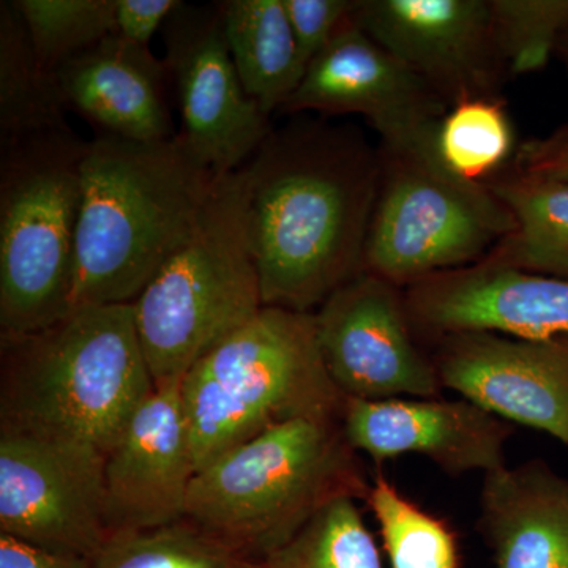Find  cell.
<instances>
[{
    "label": "cell",
    "instance_id": "6da1fadb",
    "mask_svg": "<svg viewBox=\"0 0 568 568\" xmlns=\"http://www.w3.org/2000/svg\"><path fill=\"white\" fill-rule=\"evenodd\" d=\"M241 173L264 306L315 313L365 271L381 153L306 119L272 130Z\"/></svg>",
    "mask_w": 568,
    "mask_h": 568
},
{
    "label": "cell",
    "instance_id": "7a4b0ae2",
    "mask_svg": "<svg viewBox=\"0 0 568 568\" xmlns=\"http://www.w3.org/2000/svg\"><path fill=\"white\" fill-rule=\"evenodd\" d=\"M219 179L179 134L159 142L110 134L89 141L70 313L133 304L196 230Z\"/></svg>",
    "mask_w": 568,
    "mask_h": 568
},
{
    "label": "cell",
    "instance_id": "3957f363",
    "mask_svg": "<svg viewBox=\"0 0 568 568\" xmlns=\"http://www.w3.org/2000/svg\"><path fill=\"white\" fill-rule=\"evenodd\" d=\"M0 339V433L82 444L106 457L155 390L133 304L84 306Z\"/></svg>",
    "mask_w": 568,
    "mask_h": 568
},
{
    "label": "cell",
    "instance_id": "277c9868",
    "mask_svg": "<svg viewBox=\"0 0 568 568\" xmlns=\"http://www.w3.org/2000/svg\"><path fill=\"white\" fill-rule=\"evenodd\" d=\"M369 487L339 420L298 418L200 470L183 519L257 562L293 540L335 499L366 500Z\"/></svg>",
    "mask_w": 568,
    "mask_h": 568
},
{
    "label": "cell",
    "instance_id": "5b68a950",
    "mask_svg": "<svg viewBox=\"0 0 568 568\" xmlns=\"http://www.w3.org/2000/svg\"><path fill=\"white\" fill-rule=\"evenodd\" d=\"M181 392L197 473L274 426L339 420L346 399L325 368L315 315L278 306L213 347Z\"/></svg>",
    "mask_w": 568,
    "mask_h": 568
},
{
    "label": "cell",
    "instance_id": "8992f818",
    "mask_svg": "<svg viewBox=\"0 0 568 568\" xmlns=\"http://www.w3.org/2000/svg\"><path fill=\"white\" fill-rule=\"evenodd\" d=\"M263 308L239 170L216 181L196 230L133 302L155 386L182 383L204 355Z\"/></svg>",
    "mask_w": 568,
    "mask_h": 568
},
{
    "label": "cell",
    "instance_id": "52a82bcc",
    "mask_svg": "<svg viewBox=\"0 0 568 568\" xmlns=\"http://www.w3.org/2000/svg\"><path fill=\"white\" fill-rule=\"evenodd\" d=\"M85 144L69 126L0 149V338L70 313Z\"/></svg>",
    "mask_w": 568,
    "mask_h": 568
},
{
    "label": "cell",
    "instance_id": "ba28073f",
    "mask_svg": "<svg viewBox=\"0 0 568 568\" xmlns=\"http://www.w3.org/2000/svg\"><path fill=\"white\" fill-rule=\"evenodd\" d=\"M381 153L365 271L395 286L480 263L515 230L488 183L465 181L435 151Z\"/></svg>",
    "mask_w": 568,
    "mask_h": 568
},
{
    "label": "cell",
    "instance_id": "9c48e42d",
    "mask_svg": "<svg viewBox=\"0 0 568 568\" xmlns=\"http://www.w3.org/2000/svg\"><path fill=\"white\" fill-rule=\"evenodd\" d=\"M104 458L82 444L0 433V534L92 560L110 537Z\"/></svg>",
    "mask_w": 568,
    "mask_h": 568
},
{
    "label": "cell",
    "instance_id": "30bf717a",
    "mask_svg": "<svg viewBox=\"0 0 568 568\" xmlns=\"http://www.w3.org/2000/svg\"><path fill=\"white\" fill-rule=\"evenodd\" d=\"M164 63L181 112V138L215 178L242 166L272 132L250 99L224 39L219 7L181 3L163 26Z\"/></svg>",
    "mask_w": 568,
    "mask_h": 568
},
{
    "label": "cell",
    "instance_id": "8fae6325",
    "mask_svg": "<svg viewBox=\"0 0 568 568\" xmlns=\"http://www.w3.org/2000/svg\"><path fill=\"white\" fill-rule=\"evenodd\" d=\"M450 106L406 63L349 18L310 63L282 112L364 115L388 153L435 151L436 132Z\"/></svg>",
    "mask_w": 568,
    "mask_h": 568
},
{
    "label": "cell",
    "instance_id": "7c38bea8",
    "mask_svg": "<svg viewBox=\"0 0 568 568\" xmlns=\"http://www.w3.org/2000/svg\"><path fill=\"white\" fill-rule=\"evenodd\" d=\"M317 343L328 376L346 398H435V362L416 345L405 295L364 271L315 313Z\"/></svg>",
    "mask_w": 568,
    "mask_h": 568
},
{
    "label": "cell",
    "instance_id": "4fadbf2b",
    "mask_svg": "<svg viewBox=\"0 0 568 568\" xmlns=\"http://www.w3.org/2000/svg\"><path fill=\"white\" fill-rule=\"evenodd\" d=\"M353 21L448 106L497 99L507 69L491 0H357Z\"/></svg>",
    "mask_w": 568,
    "mask_h": 568
},
{
    "label": "cell",
    "instance_id": "5bb4252c",
    "mask_svg": "<svg viewBox=\"0 0 568 568\" xmlns=\"http://www.w3.org/2000/svg\"><path fill=\"white\" fill-rule=\"evenodd\" d=\"M433 362L440 386L493 416L568 446V336L444 335Z\"/></svg>",
    "mask_w": 568,
    "mask_h": 568
},
{
    "label": "cell",
    "instance_id": "9a60e30c",
    "mask_svg": "<svg viewBox=\"0 0 568 568\" xmlns=\"http://www.w3.org/2000/svg\"><path fill=\"white\" fill-rule=\"evenodd\" d=\"M410 323L439 336L480 332L517 339L568 336V282L493 261L406 287Z\"/></svg>",
    "mask_w": 568,
    "mask_h": 568
},
{
    "label": "cell",
    "instance_id": "2e32d148",
    "mask_svg": "<svg viewBox=\"0 0 568 568\" xmlns=\"http://www.w3.org/2000/svg\"><path fill=\"white\" fill-rule=\"evenodd\" d=\"M181 386H155L104 458L110 534L162 528L185 518L197 469Z\"/></svg>",
    "mask_w": 568,
    "mask_h": 568
},
{
    "label": "cell",
    "instance_id": "e0dca14e",
    "mask_svg": "<svg viewBox=\"0 0 568 568\" xmlns=\"http://www.w3.org/2000/svg\"><path fill=\"white\" fill-rule=\"evenodd\" d=\"M343 435L377 465L420 455L450 476L488 474L506 465L514 428L465 398H346Z\"/></svg>",
    "mask_w": 568,
    "mask_h": 568
},
{
    "label": "cell",
    "instance_id": "ac0fdd59",
    "mask_svg": "<svg viewBox=\"0 0 568 568\" xmlns=\"http://www.w3.org/2000/svg\"><path fill=\"white\" fill-rule=\"evenodd\" d=\"M67 111L92 123L99 134L138 142L174 138L168 104L166 63L149 47L106 37L54 73Z\"/></svg>",
    "mask_w": 568,
    "mask_h": 568
},
{
    "label": "cell",
    "instance_id": "d6986e66",
    "mask_svg": "<svg viewBox=\"0 0 568 568\" xmlns=\"http://www.w3.org/2000/svg\"><path fill=\"white\" fill-rule=\"evenodd\" d=\"M478 530L496 568H568V478L544 462L485 474Z\"/></svg>",
    "mask_w": 568,
    "mask_h": 568
},
{
    "label": "cell",
    "instance_id": "ffe728a7",
    "mask_svg": "<svg viewBox=\"0 0 568 568\" xmlns=\"http://www.w3.org/2000/svg\"><path fill=\"white\" fill-rule=\"evenodd\" d=\"M216 7L242 85L272 118L282 111L305 74L284 2L226 0Z\"/></svg>",
    "mask_w": 568,
    "mask_h": 568
},
{
    "label": "cell",
    "instance_id": "44dd1931",
    "mask_svg": "<svg viewBox=\"0 0 568 568\" xmlns=\"http://www.w3.org/2000/svg\"><path fill=\"white\" fill-rule=\"evenodd\" d=\"M487 183L517 226L485 260L568 282V182L514 173Z\"/></svg>",
    "mask_w": 568,
    "mask_h": 568
},
{
    "label": "cell",
    "instance_id": "7402d4cb",
    "mask_svg": "<svg viewBox=\"0 0 568 568\" xmlns=\"http://www.w3.org/2000/svg\"><path fill=\"white\" fill-rule=\"evenodd\" d=\"M54 74L40 69L13 3H0V149L69 129Z\"/></svg>",
    "mask_w": 568,
    "mask_h": 568
},
{
    "label": "cell",
    "instance_id": "603a6c76",
    "mask_svg": "<svg viewBox=\"0 0 568 568\" xmlns=\"http://www.w3.org/2000/svg\"><path fill=\"white\" fill-rule=\"evenodd\" d=\"M372 508L390 568H462L458 538L446 519L429 514L383 474L365 500Z\"/></svg>",
    "mask_w": 568,
    "mask_h": 568
},
{
    "label": "cell",
    "instance_id": "cb8c5ba5",
    "mask_svg": "<svg viewBox=\"0 0 568 568\" xmlns=\"http://www.w3.org/2000/svg\"><path fill=\"white\" fill-rule=\"evenodd\" d=\"M257 568H383V560L357 499L339 497Z\"/></svg>",
    "mask_w": 568,
    "mask_h": 568
},
{
    "label": "cell",
    "instance_id": "d4e9b609",
    "mask_svg": "<svg viewBox=\"0 0 568 568\" xmlns=\"http://www.w3.org/2000/svg\"><path fill=\"white\" fill-rule=\"evenodd\" d=\"M91 568H257L189 521L110 534Z\"/></svg>",
    "mask_w": 568,
    "mask_h": 568
},
{
    "label": "cell",
    "instance_id": "484cf974",
    "mask_svg": "<svg viewBox=\"0 0 568 568\" xmlns=\"http://www.w3.org/2000/svg\"><path fill=\"white\" fill-rule=\"evenodd\" d=\"M514 145V129L499 99L454 104L437 126V156L452 174L469 182L487 183Z\"/></svg>",
    "mask_w": 568,
    "mask_h": 568
},
{
    "label": "cell",
    "instance_id": "4316f807",
    "mask_svg": "<svg viewBox=\"0 0 568 568\" xmlns=\"http://www.w3.org/2000/svg\"><path fill=\"white\" fill-rule=\"evenodd\" d=\"M36 61L54 74L115 32V0H11Z\"/></svg>",
    "mask_w": 568,
    "mask_h": 568
},
{
    "label": "cell",
    "instance_id": "83f0119b",
    "mask_svg": "<svg viewBox=\"0 0 568 568\" xmlns=\"http://www.w3.org/2000/svg\"><path fill=\"white\" fill-rule=\"evenodd\" d=\"M497 43L514 74L547 67L568 31V0H491Z\"/></svg>",
    "mask_w": 568,
    "mask_h": 568
},
{
    "label": "cell",
    "instance_id": "f1b7e54d",
    "mask_svg": "<svg viewBox=\"0 0 568 568\" xmlns=\"http://www.w3.org/2000/svg\"><path fill=\"white\" fill-rule=\"evenodd\" d=\"M304 70L334 40L357 0H283Z\"/></svg>",
    "mask_w": 568,
    "mask_h": 568
},
{
    "label": "cell",
    "instance_id": "f546056e",
    "mask_svg": "<svg viewBox=\"0 0 568 568\" xmlns=\"http://www.w3.org/2000/svg\"><path fill=\"white\" fill-rule=\"evenodd\" d=\"M179 0H115V36L141 47H149L152 37L181 6Z\"/></svg>",
    "mask_w": 568,
    "mask_h": 568
},
{
    "label": "cell",
    "instance_id": "4dcf8cb0",
    "mask_svg": "<svg viewBox=\"0 0 568 568\" xmlns=\"http://www.w3.org/2000/svg\"><path fill=\"white\" fill-rule=\"evenodd\" d=\"M515 173L568 182V125L545 140L521 145Z\"/></svg>",
    "mask_w": 568,
    "mask_h": 568
},
{
    "label": "cell",
    "instance_id": "1f68e13d",
    "mask_svg": "<svg viewBox=\"0 0 568 568\" xmlns=\"http://www.w3.org/2000/svg\"><path fill=\"white\" fill-rule=\"evenodd\" d=\"M92 560L54 555L0 534V568H91Z\"/></svg>",
    "mask_w": 568,
    "mask_h": 568
},
{
    "label": "cell",
    "instance_id": "d6a6232c",
    "mask_svg": "<svg viewBox=\"0 0 568 568\" xmlns=\"http://www.w3.org/2000/svg\"><path fill=\"white\" fill-rule=\"evenodd\" d=\"M558 52L560 58H562L564 63H566L568 70V31L564 33L562 39L559 41Z\"/></svg>",
    "mask_w": 568,
    "mask_h": 568
}]
</instances>
